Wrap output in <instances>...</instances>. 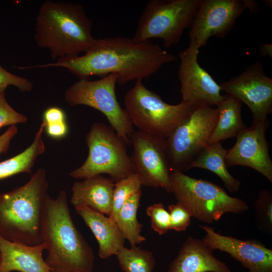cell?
<instances>
[{"mask_svg": "<svg viewBox=\"0 0 272 272\" xmlns=\"http://www.w3.org/2000/svg\"><path fill=\"white\" fill-rule=\"evenodd\" d=\"M176 59L172 53L151 40L137 42L119 36L96 39L83 55L58 59L55 62L33 67H64L80 79L114 74L117 84L124 85L131 81H142Z\"/></svg>", "mask_w": 272, "mask_h": 272, "instance_id": "6da1fadb", "label": "cell"}, {"mask_svg": "<svg viewBox=\"0 0 272 272\" xmlns=\"http://www.w3.org/2000/svg\"><path fill=\"white\" fill-rule=\"evenodd\" d=\"M40 235L48 251L45 262L51 272H93V249L73 222L64 190L55 199L47 196Z\"/></svg>", "mask_w": 272, "mask_h": 272, "instance_id": "7a4b0ae2", "label": "cell"}, {"mask_svg": "<svg viewBox=\"0 0 272 272\" xmlns=\"http://www.w3.org/2000/svg\"><path fill=\"white\" fill-rule=\"evenodd\" d=\"M92 22L84 7L72 2L46 1L36 18L34 39L53 59L72 58L94 44Z\"/></svg>", "mask_w": 272, "mask_h": 272, "instance_id": "3957f363", "label": "cell"}, {"mask_svg": "<svg viewBox=\"0 0 272 272\" xmlns=\"http://www.w3.org/2000/svg\"><path fill=\"white\" fill-rule=\"evenodd\" d=\"M46 172L38 169L23 185L0 193V236L35 245L42 243L40 223L47 194Z\"/></svg>", "mask_w": 272, "mask_h": 272, "instance_id": "277c9868", "label": "cell"}, {"mask_svg": "<svg viewBox=\"0 0 272 272\" xmlns=\"http://www.w3.org/2000/svg\"><path fill=\"white\" fill-rule=\"evenodd\" d=\"M170 182L177 202L201 222L211 224L226 213L240 214L249 209L244 200L229 195L211 181L174 171L171 172Z\"/></svg>", "mask_w": 272, "mask_h": 272, "instance_id": "5b68a950", "label": "cell"}, {"mask_svg": "<svg viewBox=\"0 0 272 272\" xmlns=\"http://www.w3.org/2000/svg\"><path fill=\"white\" fill-rule=\"evenodd\" d=\"M89 153L84 163L70 173L76 179L108 174L114 182L134 174L128 145L110 126L101 122L94 123L86 135Z\"/></svg>", "mask_w": 272, "mask_h": 272, "instance_id": "8992f818", "label": "cell"}, {"mask_svg": "<svg viewBox=\"0 0 272 272\" xmlns=\"http://www.w3.org/2000/svg\"><path fill=\"white\" fill-rule=\"evenodd\" d=\"M124 105L133 126L138 130L167 138L189 116L194 106L181 101L176 105L164 102L136 81L124 98Z\"/></svg>", "mask_w": 272, "mask_h": 272, "instance_id": "52a82bcc", "label": "cell"}, {"mask_svg": "<svg viewBox=\"0 0 272 272\" xmlns=\"http://www.w3.org/2000/svg\"><path fill=\"white\" fill-rule=\"evenodd\" d=\"M200 0H151L137 23L132 39L137 42L161 39L166 47L178 43L189 27Z\"/></svg>", "mask_w": 272, "mask_h": 272, "instance_id": "ba28073f", "label": "cell"}, {"mask_svg": "<svg viewBox=\"0 0 272 272\" xmlns=\"http://www.w3.org/2000/svg\"><path fill=\"white\" fill-rule=\"evenodd\" d=\"M218 116L216 107L194 106L188 117L166 138L171 172L187 171L189 164L209 144Z\"/></svg>", "mask_w": 272, "mask_h": 272, "instance_id": "9c48e42d", "label": "cell"}, {"mask_svg": "<svg viewBox=\"0 0 272 272\" xmlns=\"http://www.w3.org/2000/svg\"><path fill=\"white\" fill-rule=\"evenodd\" d=\"M117 78L116 74H111L96 81L80 79L66 89L65 100L71 106L86 105L102 112L110 126L129 145L134 126L117 99Z\"/></svg>", "mask_w": 272, "mask_h": 272, "instance_id": "30bf717a", "label": "cell"}, {"mask_svg": "<svg viewBox=\"0 0 272 272\" xmlns=\"http://www.w3.org/2000/svg\"><path fill=\"white\" fill-rule=\"evenodd\" d=\"M130 142L132 165L142 185L161 187L172 193L166 138L138 130L131 135Z\"/></svg>", "mask_w": 272, "mask_h": 272, "instance_id": "8fae6325", "label": "cell"}, {"mask_svg": "<svg viewBox=\"0 0 272 272\" xmlns=\"http://www.w3.org/2000/svg\"><path fill=\"white\" fill-rule=\"evenodd\" d=\"M222 91L245 104L251 112L253 123L264 122L272 112V79L259 62L246 67L237 76L219 84Z\"/></svg>", "mask_w": 272, "mask_h": 272, "instance_id": "7c38bea8", "label": "cell"}, {"mask_svg": "<svg viewBox=\"0 0 272 272\" xmlns=\"http://www.w3.org/2000/svg\"><path fill=\"white\" fill-rule=\"evenodd\" d=\"M199 49L194 43L189 42V46L178 53L182 101L193 106H217L225 95L221 93L219 84L199 64Z\"/></svg>", "mask_w": 272, "mask_h": 272, "instance_id": "4fadbf2b", "label": "cell"}, {"mask_svg": "<svg viewBox=\"0 0 272 272\" xmlns=\"http://www.w3.org/2000/svg\"><path fill=\"white\" fill-rule=\"evenodd\" d=\"M245 9L243 0H200L189 27V42L199 49L212 36L224 38Z\"/></svg>", "mask_w": 272, "mask_h": 272, "instance_id": "5bb4252c", "label": "cell"}, {"mask_svg": "<svg viewBox=\"0 0 272 272\" xmlns=\"http://www.w3.org/2000/svg\"><path fill=\"white\" fill-rule=\"evenodd\" d=\"M268 120L245 127L236 137L234 145L227 150L225 162L227 167L236 165L254 169L272 183V161L265 137Z\"/></svg>", "mask_w": 272, "mask_h": 272, "instance_id": "9a60e30c", "label": "cell"}, {"mask_svg": "<svg viewBox=\"0 0 272 272\" xmlns=\"http://www.w3.org/2000/svg\"><path fill=\"white\" fill-rule=\"evenodd\" d=\"M199 226L206 233L202 240L212 250L228 253L248 272H272V250L261 243L221 235L208 226Z\"/></svg>", "mask_w": 272, "mask_h": 272, "instance_id": "2e32d148", "label": "cell"}, {"mask_svg": "<svg viewBox=\"0 0 272 272\" xmlns=\"http://www.w3.org/2000/svg\"><path fill=\"white\" fill-rule=\"evenodd\" d=\"M167 272H231L224 262L216 257L203 240L189 236L182 243Z\"/></svg>", "mask_w": 272, "mask_h": 272, "instance_id": "e0dca14e", "label": "cell"}, {"mask_svg": "<svg viewBox=\"0 0 272 272\" xmlns=\"http://www.w3.org/2000/svg\"><path fill=\"white\" fill-rule=\"evenodd\" d=\"M46 245H29L0 236V272H51L42 256Z\"/></svg>", "mask_w": 272, "mask_h": 272, "instance_id": "ac0fdd59", "label": "cell"}, {"mask_svg": "<svg viewBox=\"0 0 272 272\" xmlns=\"http://www.w3.org/2000/svg\"><path fill=\"white\" fill-rule=\"evenodd\" d=\"M114 181L97 175L75 182L70 200L75 208L86 206L109 216L112 207Z\"/></svg>", "mask_w": 272, "mask_h": 272, "instance_id": "d6986e66", "label": "cell"}, {"mask_svg": "<svg viewBox=\"0 0 272 272\" xmlns=\"http://www.w3.org/2000/svg\"><path fill=\"white\" fill-rule=\"evenodd\" d=\"M75 209L96 239L100 258L116 255L124 247L125 239L116 222L109 217L86 206Z\"/></svg>", "mask_w": 272, "mask_h": 272, "instance_id": "ffe728a7", "label": "cell"}, {"mask_svg": "<svg viewBox=\"0 0 272 272\" xmlns=\"http://www.w3.org/2000/svg\"><path fill=\"white\" fill-rule=\"evenodd\" d=\"M242 104L235 97L225 95L216 106L218 119L209 144L236 137L246 127L241 116Z\"/></svg>", "mask_w": 272, "mask_h": 272, "instance_id": "44dd1931", "label": "cell"}, {"mask_svg": "<svg viewBox=\"0 0 272 272\" xmlns=\"http://www.w3.org/2000/svg\"><path fill=\"white\" fill-rule=\"evenodd\" d=\"M227 151L221 142L210 143L189 164L187 171L194 168L208 170L221 179L228 191L236 192L240 188V181L227 169L225 162Z\"/></svg>", "mask_w": 272, "mask_h": 272, "instance_id": "7402d4cb", "label": "cell"}, {"mask_svg": "<svg viewBox=\"0 0 272 272\" xmlns=\"http://www.w3.org/2000/svg\"><path fill=\"white\" fill-rule=\"evenodd\" d=\"M45 126V123L42 121L33 142L27 149L13 157L0 162V180L21 173L31 174L36 160L45 149L42 138Z\"/></svg>", "mask_w": 272, "mask_h": 272, "instance_id": "603a6c76", "label": "cell"}, {"mask_svg": "<svg viewBox=\"0 0 272 272\" xmlns=\"http://www.w3.org/2000/svg\"><path fill=\"white\" fill-rule=\"evenodd\" d=\"M142 191L131 196L119 211L116 223L125 239L131 246H135L146 241V238L141 234L143 225L139 222L137 212L140 207Z\"/></svg>", "mask_w": 272, "mask_h": 272, "instance_id": "cb8c5ba5", "label": "cell"}, {"mask_svg": "<svg viewBox=\"0 0 272 272\" xmlns=\"http://www.w3.org/2000/svg\"><path fill=\"white\" fill-rule=\"evenodd\" d=\"M116 255L124 272H153L156 266L153 253L136 245L129 248L124 246Z\"/></svg>", "mask_w": 272, "mask_h": 272, "instance_id": "d4e9b609", "label": "cell"}, {"mask_svg": "<svg viewBox=\"0 0 272 272\" xmlns=\"http://www.w3.org/2000/svg\"><path fill=\"white\" fill-rule=\"evenodd\" d=\"M142 186L138 176L135 173L115 182L111 210L108 217L116 222L117 215L122 207L131 196L141 190Z\"/></svg>", "mask_w": 272, "mask_h": 272, "instance_id": "484cf974", "label": "cell"}, {"mask_svg": "<svg viewBox=\"0 0 272 272\" xmlns=\"http://www.w3.org/2000/svg\"><path fill=\"white\" fill-rule=\"evenodd\" d=\"M255 220L258 228L270 235L272 231V193L268 189L262 190L254 203Z\"/></svg>", "mask_w": 272, "mask_h": 272, "instance_id": "4316f807", "label": "cell"}, {"mask_svg": "<svg viewBox=\"0 0 272 272\" xmlns=\"http://www.w3.org/2000/svg\"><path fill=\"white\" fill-rule=\"evenodd\" d=\"M146 212L150 218L151 228L158 234H165L170 230L169 213L163 203L150 205L146 208Z\"/></svg>", "mask_w": 272, "mask_h": 272, "instance_id": "83f0119b", "label": "cell"}, {"mask_svg": "<svg viewBox=\"0 0 272 272\" xmlns=\"http://www.w3.org/2000/svg\"><path fill=\"white\" fill-rule=\"evenodd\" d=\"M27 117L13 108L7 102L5 92H0V128L8 125L24 123Z\"/></svg>", "mask_w": 272, "mask_h": 272, "instance_id": "f1b7e54d", "label": "cell"}, {"mask_svg": "<svg viewBox=\"0 0 272 272\" xmlns=\"http://www.w3.org/2000/svg\"><path fill=\"white\" fill-rule=\"evenodd\" d=\"M170 215V230L177 232L185 231L190 225L192 217L189 212L180 204H171L168 207Z\"/></svg>", "mask_w": 272, "mask_h": 272, "instance_id": "f546056e", "label": "cell"}, {"mask_svg": "<svg viewBox=\"0 0 272 272\" xmlns=\"http://www.w3.org/2000/svg\"><path fill=\"white\" fill-rule=\"evenodd\" d=\"M9 86H15L21 92H30L33 88L28 79L9 72L0 65V92H5Z\"/></svg>", "mask_w": 272, "mask_h": 272, "instance_id": "4dcf8cb0", "label": "cell"}, {"mask_svg": "<svg viewBox=\"0 0 272 272\" xmlns=\"http://www.w3.org/2000/svg\"><path fill=\"white\" fill-rule=\"evenodd\" d=\"M65 114L60 108L55 106L47 108L43 113V120L45 124L66 121Z\"/></svg>", "mask_w": 272, "mask_h": 272, "instance_id": "1f68e13d", "label": "cell"}, {"mask_svg": "<svg viewBox=\"0 0 272 272\" xmlns=\"http://www.w3.org/2000/svg\"><path fill=\"white\" fill-rule=\"evenodd\" d=\"M44 130L50 137L59 139L64 137L68 132V126L66 121L45 124Z\"/></svg>", "mask_w": 272, "mask_h": 272, "instance_id": "d6a6232c", "label": "cell"}, {"mask_svg": "<svg viewBox=\"0 0 272 272\" xmlns=\"http://www.w3.org/2000/svg\"><path fill=\"white\" fill-rule=\"evenodd\" d=\"M18 131L16 125L10 126L0 135V154L6 153L9 150L12 139Z\"/></svg>", "mask_w": 272, "mask_h": 272, "instance_id": "836d02e7", "label": "cell"}, {"mask_svg": "<svg viewBox=\"0 0 272 272\" xmlns=\"http://www.w3.org/2000/svg\"><path fill=\"white\" fill-rule=\"evenodd\" d=\"M259 53L261 56H268L272 57V45L271 43H263L259 46Z\"/></svg>", "mask_w": 272, "mask_h": 272, "instance_id": "e575fe53", "label": "cell"}, {"mask_svg": "<svg viewBox=\"0 0 272 272\" xmlns=\"http://www.w3.org/2000/svg\"><path fill=\"white\" fill-rule=\"evenodd\" d=\"M246 9H248L251 12H255L258 10V3L254 1H243Z\"/></svg>", "mask_w": 272, "mask_h": 272, "instance_id": "d590c367", "label": "cell"}, {"mask_svg": "<svg viewBox=\"0 0 272 272\" xmlns=\"http://www.w3.org/2000/svg\"><path fill=\"white\" fill-rule=\"evenodd\" d=\"M1 253L0 251V263H1Z\"/></svg>", "mask_w": 272, "mask_h": 272, "instance_id": "8d00e7d4", "label": "cell"}]
</instances>
